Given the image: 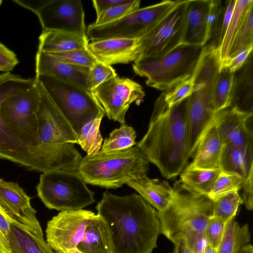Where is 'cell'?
<instances>
[{"mask_svg":"<svg viewBox=\"0 0 253 253\" xmlns=\"http://www.w3.org/2000/svg\"><path fill=\"white\" fill-rule=\"evenodd\" d=\"M105 222L112 253H152L161 233L157 211L140 195L103 193L96 207Z\"/></svg>","mask_w":253,"mask_h":253,"instance_id":"cell-1","label":"cell"},{"mask_svg":"<svg viewBox=\"0 0 253 253\" xmlns=\"http://www.w3.org/2000/svg\"><path fill=\"white\" fill-rule=\"evenodd\" d=\"M189 97L169 107L161 93L155 102L148 130L136 144L167 179L180 174L189 159Z\"/></svg>","mask_w":253,"mask_h":253,"instance_id":"cell-2","label":"cell"},{"mask_svg":"<svg viewBox=\"0 0 253 253\" xmlns=\"http://www.w3.org/2000/svg\"><path fill=\"white\" fill-rule=\"evenodd\" d=\"M36 82L40 93L37 112L39 160L45 172L77 171L83 158L74 145L77 143V135L41 84Z\"/></svg>","mask_w":253,"mask_h":253,"instance_id":"cell-3","label":"cell"},{"mask_svg":"<svg viewBox=\"0 0 253 253\" xmlns=\"http://www.w3.org/2000/svg\"><path fill=\"white\" fill-rule=\"evenodd\" d=\"M169 206L158 211L161 233L174 244L182 238L204 233L212 217L213 201L209 196L195 192L176 181Z\"/></svg>","mask_w":253,"mask_h":253,"instance_id":"cell-4","label":"cell"},{"mask_svg":"<svg viewBox=\"0 0 253 253\" xmlns=\"http://www.w3.org/2000/svg\"><path fill=\"white\" fill-rule=\"evenodd\" d=\"M149 162L137 146L83 158L77 172L86 183L116 189L147 175Z\"/></svg>","mask_w":253,"mask_h":253,"instance_id":"cell-5","label":"cell"},{"mask_svg":"<svg viewBox=\"0 0 253 253\" xmlns=\"http://www.w3.org/2000/svg\"><path fill=\"white\" fill-rule=\"evenodd\" d=\"M204 47L181 44L163 57L135 61L133 70L148 86L165 91L193 75Z\"/></svg>","mask_w":253,"mask_h":253,"instance_id":"cell-6","label":"cell"},{"mask_svg":"<svg viewBox=\"0 0 253 253\" xmlns=\"http://www.w3.org/2000/svg\"><path fill=\"white\" fill-rule=\"evenodd\" d=\"M78 136L82 127L105 111L91 91L42 75L35 77Z\"/></svg>","mask_w":253,"mask_h":253,"instance_id":"cell-7","label":"cell"},{"mask_svg":"<svg viewBox=\"0 0 253 253\" xmlns=\"http://www.w3.org/2000/svg\"><path fill=\"white\" fill-rule=\"evenodd\" d=\"M40 102V93L35 81L30 87L5 98L0 106V115L6 130L29 149L39 161L45 172L38 155L37 112Z\"/></svg>","mask_w":253,"mask_h":253,"instance_id":"cell-8","label":"cell"},{"mask_svg":"<svg viewBox=\"0 0 253 253\" xmlns=\"http://www.w3.org/2000/svg\"><path fill=\"white\" fill-rule=\"evenodd\" d=\"M37 191L38 197L50 210H81L95 202L94 193L77 171L43 172L40 176Z\"/></svg>","mask_w":253,"mask_h":253,"instance_id":"cell-9","label":"cell"},{"mask_svg":"<svg viewBox=\"0 0 253 253\" xmlns=\"http://www.w3.org/2000/svg\"><path fill=\"white\" fill-rule=\"evenodd\" d=\"M178 0H164L139 8L119 20L103 25L91 24L86 29L87 38L92 41L112 38H139L156 25Z\"/></svg>","mask_w":253,"mask_h":253,"instance_id":"cell-10","label":"cell"},{"mask_svg":"<svg viewBox=\"0 0 253 253\" xmlns=\"http://www.w3.org/2000/svg\"><path fill=\"white\" fill-rule=\"evenodd\" d=\"M12 1L36 14L42 31H61L86 36L84 11L81 0Z\"/></svg>","mask_w":253,"mask_h":253,"instance_id":"cell-11","label":"cell"},{"mask_svg":"<svg viewBox=\"0 0 253 253\" xmlns=\"http://www.w3.org/2000/svg\"><path fill=\"white\" fill-rule=\"evenodd\" d=\"M187 1L178 0L156 25L139 38L137 60L163 57L182 44Z\"/></svg>","mask_w":253,"mask_h":253,"instance_id":"cell-12","label":"cell"},{"mask_svg":"<svg viewBox=\"0 0 253 253\" xmlns=\"http://www.w3.org/2000/svg\"><path fill=\"white\" fill-rule=\"evenodd\" d=\"M35 78L25 79L11 72L0 74V108L7 97L34 84ZM0 159L7 160L29 169L44 172V170L29 149L13 138L5 128L0 115Z\"/></svg>","mask_w":253,"mask_h":253,"instance_id":"cell-13","label":"cell"},{"mask_svg":"<svg viewBox=\"0 0 253 253\" xmlns=\"http://www.w3.org/2000/svg\"><path fill=\"white\" fill-rule=\"evenodd\" d=\"M92 92L103 108L109 119L125 124L126 114L133 102L139 105L145 92L137 82L118 75L98 86Z\"/></svg>","mask_w":253,"mask_h":253,"instance_id":"cell-14","label":"cell"},{"mask_svg":"<svg viewBox=\"0 0 253 253\" xmlns=\"http://www.w3.org/2000/svg\"><path fill=\"white\" fill-rule=\"evenodd\" d=\"M95 214L83 209L60 211L47 223V244L55 253L76 248L83 239L90 219Z\"/></svg>","mask_w":253,"mask_h":253,"instance_id":"cell-15","label":"cell"},{"mask_svg":"<svg viewBox=\"0 0 253 253\" xmlns=\"http://www.w3.org/2000/svg\"><path fill=\"white\" fill-rule=\"evenodd\" d=\"M252 112L229 107L215 113L214 121L224 145L253 151V133L248 126Z\"/></svg>","mask_w":253,"mask_h":253,"instance_id":"cell-16","label":"cell"},{"mask_svg":"<svg viewBox=\"0 0 253 253\" xmlns=\"http://www.w3.org/2000/svg\"><path fill=\"white\" fill-rule=\"evenodd\" d=\"M139 46V38H112L92 41L87 47L97 61L111 66L136 61Z\"/></svg>","mask_w":253,"mask_h":253,"instance_id":"cell-17","label":"cell"},{"mask_svg":"<svg viewBox=\"0 0 253 253\" xmlns=\"http://www.w3.org/2000/svg\"><path fill=\"white\" fill-rule=\"evenodd\" d=\"M31 198L17 183L0 178V207L15 221L27 226L40 223Z\"/></svg>","mask_w":253,"mask_h":253,"instance_id":"cell-18","label":"cell"},{"mask_svg":"<svg viewBox=\"0 0 253 253\" xmlns=\"http://www.w3.org/2000/svg\"><path fill=\"white\" fill-rule=\"evenodd\" d=\"M35 67V77L47 75L89 90L86 79L90 68L70 64L40 51L36 55Z\"/></svg>","mask_w":253,"mask_h":253,"instance_id":"cell-19","label":"cell"},{"mask_svg":"<svg viewBox=\"0 0 253 253\" xmlns=\"http://www.w3.org/2000/svg\"><path fill=\"white\" fill-rule=\"evenodd\" d=\"M211 3V0H187L182 44L204 46L208 43Z\"/></svg>","mask_w":253,"mask_h":253,"instance_id":"cell-20","label":"cell"},{"mask_svg":"<svg viewBox=\"0 0 253 253\" xmlns=\"http://www.w3.org/2000/svg\"><path fill=\"white\" fill-rule=\"evenodd\" d=\"M224 144L214 121L200 141L191 166L206 169H220Z\"/></svg>","mask_w":253,"mask_h":253,"instance_id":"cell-21","label":"cell"},{"mask_svg":"<svg viewBox=\"0 0 253 253\" xmlns=\"http://www.w3.org/2000/svg\"><path fill=\"white\" fill-rule=\"evenodd\" d=\"M126 184L137 191L157 211L169 206L173 195L172 187L167 181L150 178L147 175L130 180Z\"/></svg>","mask_w":253,"mask_h":253,"instance_id":"cell-22","label":"cell"},{"mask_svg":"<svg viewBox=\"0 0 253 253\" xmlns=\"http://www.w3.org/2000/svg\"><path fill=\"white\" fill-rule=\"evenodd\" d=\"M38 51L46 53H59L87 47L86 36L55 30L42 31L39 37Z\"/></svg>","mask_w":253,"mask_h":253,"instance_id":"cell-23","label":"cell"},{"mask_svg":"<svg viewBox=\"0 0 253 253\" xmlns=\"http://www.w3.org/2000/svg\"><path fill=\"white\" fill-rule=\"evenodd\" d=\"M76 248L83 253H112L107 226L97 214L90 219L83 239Z\"/></svg>","mask_w":253,"mask_h":253,"instance_id":"cell-24","label":"cell"},{"mask_svg":"<svg viewBox=\"0 0 253 253\" xmlns=\"http://www.w3.org/2000/svg\"><path fill=\"white\" fill-rule=\"evenodd\" d=\"M253 59V52L244 65L234 73L231 95V106L239 109L240 104L252 105Z\"/></svg>","mask_w":253,"mask_h":253,"instance_id":"cell-25","label":"cell"},{"mask_svg":"<svg viewBox=\"0 0 253 253\" xmlns=\"http://www.w3.org/2000/svg\"><path fill=\"white\" fill-rule=\"evenodd\" d=\"M253 156L252 152L231 145H224L220 160V169L246 179L253 166Z\"/></svg>","mask_w":253,"mask_h":253,"instance_id":"cell-26","label":"cell"},{"mask_svg":"<svg viewBox=\"0 0 253 253\" xmlns=\"http://www.w3.org/2000/svg\"><path fill=\"white\" fill-rule=\"evenodd\" d=\"M42 234L41 225L31 227L13 222L10 236L11 253H42L39 242Z\"/></svg>","mask_w":253,"mask_h":253,"instance_id":"cell-27","label":"cell"},{"mask_svg":"<svg viewBox=\"0 0 253 253\" xmlns=\"http://www.w3.org/2000/svg\"><path fill=\"white\" fill-rule=\"evenodd\" d=\"M220 169H206L187 165L180 174L179 181L192 191L208 196Z\"/></svg>","mask_w":253,"mask_h":253,"instance_id":"cell-28","label":"cell"},{"mask_svg":"<svg viewBox=\"0 0 253 253\" xmlns=\"http://www.w3.org/2000/svg\"><path fill=\"white\" fill-rule=\"evenodd\" d=\"M251 240L247 224L241 226L234 218L226 224L222 240L217 249V253H237Z\"/></svg>","mask_w":253,"mask_h":253,"instance_id":"cell-29","label":"cell"},{"mask_svg":"<svg viewBox=\"0 0 253 253\" xmlns=\"http://www.w3.org/2000/svg\"><path fill=\"white\" fill-rule=\"evenodd\" d=\"M252 6H253V0H236L226 34L218 49L220 64L226 59L235 35Z\"/></svg>","mask_w":253,"mask_h":253,"instance_id":"cell-30","label":"cell"},{"mask_svg":"<svg viewBox=\"0 0 253 253\" xmlns=\"http://www.w3.org/2000/svg\"><path fill=\"white\" fill-rule=\"evenodd\" d=\"M234 73L225 65L220 66L213 91V104L215 112L231 106V95Z\"/></svg>","mask_w":253,"mask_h":253,"instance_id":"cell-31","label":"cell"},{"mask_svg":"<svg viewBox=\"0 0 253 253\" xmlns=\"http://www.w3.org/2000/svg\"><path fill=\"white\" fill-rule=\"evenodd\" d=\"M136 132L132 127L126 124H122L104 140L100 152L109 153L131 148L136 144Z\"/></svg>","mask_w":253,"mask_h":253,"instance_id":"cell-32","label":"cell"},{"mask_svg":"<svg viewBox=\"0 0 253 253\" xmlns=\"http://www.w3.org/2000/svg\"><path fill=\"white\" fill-rule=\"evenodd\" d=\"M99 116L86 124L81 129L78 136V144L87 155H93L99 153L103 141L100 131L102 118Z\"/></svg>","mask_w":253,"mask_h":253,"instance_id":"cell-33","label":"cell"},{"mask_svg":"<svg viewBox=\"0 0 253 253\" xmlns=\"http://www.w3.org/2000/svg\"><path fill=\"white\" fill-rule=\"evenodd\" d=\"M212 217L218 218L225 223L234 218L243 200L238 191L222 195L213 201Z\"/></svg>","mask_w":253,"mask_h":253,"instance_id":"cell-34","label":"cell"},{"mask_svg":"<svg viewBox=\"0 0 253 253\" xmlns=\"http://www.w3.org/2000/svg\"><path fill=\"white\" fill-rule=\"evenodd\" d=\"M251 45H253V6L248 10L236 32L226 58L241 49Z\"/></svg>","mask_w":253,"mask_h":253,"instance_id":"cell-35","label":"cell"},{"mask_svg":"<svg viewBox=\"0 0 253 253\" xmlns=\"http://www.w3.org/2000/svg\"><path fill=\"white\" fill-rule=\"evenodd\" d=\"M245 180L239 176L221 171L208 196L214 201L226 193L238 191L242 188Z\"/></svg>","mask_w":253,"mask_h":253,"instance_id":"cell-36","label":"cell"},{"mask_svg":"<svg viewBox=\"0 0 253 253\" xmlns=\"http://www.w3.org/2000/svg\"><path fill=\"white\" fill-rule=\"evenodd\" d=\"M141 1L131 0L129 2L107 9L97 16L94 26H100L119 20L138 9Z\"/></svg>","mask_w":253,"mask_h":253,"instance_id":"cell-37","label":"cell"},{"mask_svg":"<svg viewBox=\"0 0 253 253\" xmlns=\"http://www.w3.org/2000/svg\"><path fill=\"white\" fill-rule=\"evenodd\" d=\"M70 64L91 68L97 61L87 47L63 52L48 53Z\"/></svg>","mask_w":253,"mask_h":253,"instance_id":"cell-38","label":"cell"},{"mask_svg":"<svg viewBox=\"0 0 253 253\" xmlns=\"http://www.w3.org/2000/svg\"><path fill=\"white\" fill-rule=\"evenodd\" d=\"M117 76L115 69L108 65L96 61L90 68L86 79V85L91 91L102 83Z\"/></svg>","mask_w":253,"mask_h":253,"instance_id":"cell-39","label":"cell"},{"mask_svg":"<svg viewBox=\"0 0 253 253\" xmlns=\"http://www.w3.org/2000/svg\"><path fill=\"white\" fill-rule=\"evenodd\" d=\"M194 76L183 81L170 89L164 91L165 99L169 107H171L179 102L190 96L194 88Z\"/></svg>","mask_w":253,"mask_h":253,"instance_id":"cell-40","label":"cell"},{"mask_svg":"<svg viewBox=\"0 0 253 253\" xmlns=\"http://www.w3.org/2000/svg\"><path fill=\"white\" fill-rule=\"evenodd\" d=\"M236 0L225 1L224 11L217 32L207 44L218 49L226 34L235 6Z\"/></svg>","mask_w":253,"mask_h":253,"instance_id":"cell-41","label":"cell"},{"mask_svg":"<svg viewBox=\"0 0 253 253\" xmlns=\"http://www.w3.org/2000/svg\"><path fill=\"white\" fill-rule=\"evenodd\" d=\"M225 4L220 0H211L208 20V43L214 37L219 27Z\"/></svg>","mask_w":253,"mask_h":253,"instance_id":"cell-42","label":"cell"},{"mask_svg":"<svg viewBox=\"0 0 253 253\" xmlns=\"http://www.w3.org/2000/svg\"><path fill=\"white\" fill-rule=\"evenodd\" d=\"M226 224L222 220L211 217L206 226L204 234L211 247L217 250L223 236Z\"/></svg>","mask_w":253,"mask_h":253,"instance_id":"cell-43","label":"cell"},{"mask_svg":"<svg viewBox=\"0 0 253 253\" xmlns=\"http://www.w3.org/2000/svg\"><path fill=\"white\" fill-rule=\"evenodd\" d=\"M15 221L0 207V253H11V226Z\"/></svg>","mask_w":253,"mask_h":253,"instance_id":"cell-44","label":"cell"},{"mask_svg":"<svg viewBox=\"0 0 253 253\" xmlns=\"http://www.w3.org/2000/svg\"><path fill=\"white\" fill-rule=\"evenodd\" d=\"M253 45H251L241 49L226 58L220 64V66H226L231 72L234 73L244 65L249 55L253 52Z\"/></svg>","mask_w":253,"mask_h":253,"instance_id":"cell-45","label":"cell"},{"mask_svg":"<svg viewBox=\"0 0 253 253\" xmlns=\"http://www.w3.org/2000/svg\"><path fill=\"white\" fill-rule=\"evenodd\" d=\"M19 62L16 54L0 42V71L10 72Z\"/></svg>","mask_w":253,"mask_h":253,"instance_id":"cell-46","label":"cell"},{"mask_svg":"<svg viewBox=\"0 0 253 253\" xmlns=\"http://www.w3.org/2000/svg\"><path fill=\"white\" fill-rule=\"evenodd\" d=\"M253 166L249 170L248 174L245 180L242 188L243 189V203L246 208L250 211L253 209Z\"/></svg>","mask_w":253,"mask_h":253,"instance_id":"cell-47","label":"cell"},{"mask_svg":"<svg viewBox=\"0 0 253 253\" xmlns=\"http://www.w3.org/2000/svg\"><path fill=\"white\" fill-rule=\"evenodd\" d=\"M186 239L192 253H205L209 243L204 233L197 234Z\"/></svg>","mask_w":253,"mask_h":253,"instance_id":"cell-48","label":"cell"},{"mask_svg":"<svg viewBox=\"0 0 253 253\" xmlns=\"http://www.w3.org/2000/svg\"><path fill=\"white\" fill-rule=\"evenodd\" d=\"M131 0H93V6L95 10L96 15L103 11L116 6L129 2Z\"/></svg>","mask_w":253,"mask_h":253,"instance_id":"cell-49","label":"cell"},{"mask_svg":"<svg viewBox=\"0 0 253 253\" xmlns=\"http://www.w3.org/2000/svg\"><path fill=\"white\" fill-rule=\"evenodd\" d=\"M174 245V247L171 253H192L189 244L185 238H181Z\"/></svg>","mask_w":253,"mask_h":253,"instance_id":"cell-50","label":"cell"},{"mask_svg":"<svg viewBox=\"0 0 253 253\" xmlns=\"http://www.w3.org/2000/svg\"><path fill=\"white\" fill-rule=\"evenodd\" d=\"M39 246L42 253H54L53 250L48 245L45 241L43 234L39 237Z\"/></svg>","mask_w":253,"mask_h":253,"instance_id":"cell-51","label":"cell"},{"mask_svg":"<svg viewBox=\"0 0 253 253\" xmlns=\"http://www.w3.org/2000/svg\"><path fill=\"white\" fill-rule=\"evenodd\" d=\"M237 253H253V247L251 244H247L243 246Z\"/></svg>","mask_w":253,"mask_h":253,"instance_id":"cell-52","label":"cell"},{"mask_svg":"<svg viewBox=\"0 0 253 253\" xmlns=\"http://www.w3.org/2000/svg\"><path fill=\"white\" fill-rule=\"evenodd\" d=\"M205 253H217V250L211 247L209 244L206 249Z\"/></svg>","mask_w":253,"mask_h":253,"instance_id":"cell-53","label":"cell"},{"mask_svg":"<svg viewBox=\"0 0 253 253\" xmlns=\"http://www.w3.org/2000/svg\"><path fill=\"white\" fill-rule=\"evenodd\" d=\"M56 253H83L80 252L77 248H75V249H72V250H66L63 252Z\"/></svg>","mask_w":253,"mask_h":253,"instance_id":"cell-54","label":"cell"},{"mask_svg":"<svg viewBox=\"0 0 253 253\" xmlns=\"http://www.w3.org/2000/svg\"><path fill=\"white\" fill-rule=\"evenodd\" d=\"M2 2V1L0 0V6L1 5Z\"/></svg>","mask_w":253,"mask_h":253,"instance_id":"cell-55","label":"cell"}]
</instances>
